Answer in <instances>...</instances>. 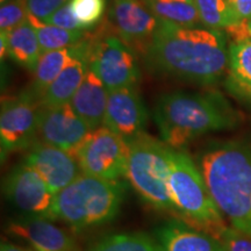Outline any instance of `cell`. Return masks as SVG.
Instances as JSON below:
<instances>
[{"mask_svg":"<svg viewBox=\"0 0 251 251\" xmlns=\"http://www.w3.org/2000/svg\"><path fill=\"white\" fill-rule=\"evenodd\" d=\"M146 57L152 70L199 84L218 80L229 63L221 31L168 21H162L147 47Z\"/></svg>","mask_w":251,"mask_h":251,"instance_id":"1","label":"cell"},{"mask_svg":"<svg viewBox=\"0 0 251 251\" xmlns=\"http://www.w3.org/2000/svg\"><path fill=\"white\" fill-rule=\"evenodd\" d=\"M211 196L231 228L251 238V147L219 143L199 158Z\"/></svg>","mask_w":251,"mask_h":251,"instance_id":"2","label":"cell"},{"mask_svg":"<svg viewBox=\"0 0 251 251\" xmlns=\"http://www.w3.org/2000/svg\"><path fill=\"white\" fill-rule=\"evenodd\" d=\"M153 118L166 146L180 150L188 142L211 131L229 129L238 117L219 94L171 92L163 94Z\"/></svg>","mask_w":251,"mask_h":251,"instance_id":"3","label":"cell"},{"mask_svg":"<svg viewBox=\"0 0 251 251\" xmlns=\"http://www.w3.org/2000/svg\"><path fill=\"white\" fill-rule=\"evenodd\" d=\"M169 192L177 219L219 238L227 228L200 168L183 150H169Z\"/></svg>","mask_w":251,"mask_h":251,"instance_id":"4","label":"cell"},{"mask_svg":"<svg viewBox=\"0 0 251 251\" xmlns=\"http://www.w3.org/2000/svg\"><path fill=\"white\" fill-rule=\"evenodd\" d=\"M126 192L127 184L122 179L81 174L56 194L54 219L77 231L107 224L120 212Z\"/></svg>","mask_w":251,"mask_h":251,"instance_id":"5","label":"cell"},{"mask_svg":"<svg viewBox=\"0 0 251 251\" xmlns=\"http://www.w3.org/2000/svg\"><path fill=\"white\" fill-rule=\"evenodd\" d=\"M169 150L170 147L163 141L142 134L129 143L125 178L143 201L175 214L168 185Z\"/></svg>","mask_w":251,"mask_h":251,"instance_id":"6","label":"cell"},{"mask_svg":"<svg viewBox=\"0 0 251 251\" xmlns=\"http://www.w3.org/2000/svg\"><path fill=\"white\" fill-rule=\"evenodd\" d=\"M129 143L107 127L92 130L77 155L81 174L108 180L122 179L126 175Z\"/></svg>","mask_w":251,"mask_h":251,"instance_id":"7","label":"cell"},{"mask_svg":"<svg viewBox=\"0 0 251 251\" xmlns=\"http://www.w3.org/2000/svg\"><path fill=\"white\" fill-rule=\"evenodd\" d=\"M89 65L108 92L135 86L140 76L131 49L115 36L103 37L91 46Z\"/></svg>","mask_w":251,"mask_h":251,"instance_id":"8","label":"cell"},{"mask_svg":"<svg viewBox=\"0 0 251 251\" xmlns=\"http://www.w3.org/2000/svg\"><path fill=\"white\" fill-rule=\"evenodd\" d=\"M4 193L8 201L25 215L55 220L56 194L42 177L25 162L15 165L6 176Z\"/></svg>","mask_w":251,"mask_h":251,"instance_id":"9","label":"cell"},{"mask_svg":"<svg viewBox=\"0 0 251 251\" xmlns=\"http://www.w3.org/2000/svg\"><path fill=\"white\" fill-rule=\"evenodd\" d=\"M40 105L24 93L18 98L6 99L0 113L1 157L27 150L37 141Z\"/></svg>","mask_w":251,"mask_h":251,"instance_id":"10","label":"cell"},{"mask_svg":"<svg viewBox=\"0 0 251 251\" xmlns=\"http://www.w3.org/2000/svg\"><path fill=\"white\" fill-rule=\"evenodd\" d=\"M92 129L72 108L71 103L40 107L37 139L76 157Z\"/></svg>","mask_w":251,"mask_h":251,"instance_id":"11","label":"cell"},{"mask_svg":"<svg viewBox=\"0 0 251 251\" xmlns=\"http://www.w3.org/2000/svg\"><path fill=\"white\" fill-rule=\"evenodd\" d=\"M148 113L135 86L108 92L103 125L130 143L144 134Z\"/></svg>","mask_w":251,"mask_h":251,"instance_id":"12","label":"cell"},{"mask_svg":"<svg viewBox=\"0 0 251 251\" xmlns=\"http://www.w3.org/2000/svg\"><path fill=\"white\" fill-rule=\"evenodd\" d=\"M24 162L42 177L55 194L81 175L76 157L40 140L27 149Z\"/></svg>","mask_w":251,"mask_h":251,"instance_id":"13","label":"cell"},{"mask_svg":"<svg viewBox=\"0 0 251 251\" xmlns=\"http://www.w3.org/2000/svg\"><path fill=\"white\" fill-rule=\"evenodd\" d=\"M111 18L122 39L146 49L163 21L143 0H112Z\"/></svg>","mask_w":251,"mask_h":251,"instance_id":"14","label":"cell"},{"mask_svg":"<svg viewBox=\"0 0 251 251\" xmlns=\"http://www.w3.org/2000/svg\"><path fill=\"white\" fill-rule=\"evenodd\" d=\"M52 221L40 216L24 215L9 224L8 231L27 241L35 251H78L74 237Z\"/></svg>","mask_w":251,"mask_h":251,"instance_id":"15","label":"cell"},{"mask_svg":"<svg viewBox=\"0 0 251 251\" xmlns=\"http://www.w3.org/2000/svg\"><path fill=\"white\" fill-rule=\"evenodd\" d=\"M161 251H227L218 238L179 219H171L155 231Z\"/></svg>","mask_w":251,"mask_h":251,"instance_id":"16","label":"cell"},{"mask_svg":"<svg viewBox=\"0 0 251 251\" xmlns=\"http://www.w3.org/2000/svg\"><path fill=\"white\" fill-rule=\"evenodd\" d=\"M108 101V91L101 79L89 68L83 83L75 93L71 106L91 129L103 125Z\"/></svg>","mask_w":251,"mask_h":251,"instance_id":"17","label":"cell"},{"mask_svg":"<svg viewBox=\"0 0 251 251\" xmlns=\"http://www.w3.org/2000/svg\"><path fill=\"white\" fill-rule=\"evenodd\" d=\"M90 51L91 46L81 42L79 54L48 87L41 99L40 107H57L71 102L90 68Z\"/></svg>","mask_w":251,"mask_h":251,"instance_id":"18","label":"cell"},{"mask_svg":"<svg viewBox=\"0 0 251 251\" xmlns=\"http://www.w3.org/2000/svg\"><path fill=\"white\" fill-rule=\"evenodd\" d=\"M80 47L81 42L74 47H70V48L43 52L39 62H37L35 69L33 70V84L26 94L40 105L41 99H42L46 91L48 90V87L54 83V80L61 75V72L79 54Z\"/></svg>","mask_w":251,"mask_h":251,"instance_id":"19","label":"cell"},{"mask_svg":"<svg viewBox=\"0 0 251 251\" xmlns=\"http://www.w3.org/2000/svg\"><path fill=\"white\" fill-rule=\"evenodd\" d=\"M2 33L5 34L9 57L21 67L34 70L42 55V50L36 30L29 21H25L14 29Z\"/></svg>","mask_w":251,"mask_h":251,"instance_id":"20","label":"cell"},{"mask_svg":"<svg viewBox=\"0 0 251 251\" xmlns=\"http://www.w3.org/2000/svg\"><path fill=\"white\" fill-rule=\"evenodd\" d=\"M86 251H161L155 237L146 233H119L106 235Z\"/></svg>","mask_w":251,"mask_h":251,"instance_id":"21","label":"cell"},{"mask_svg":"<svg viewBox=\"0 0 251 251\" xmlns=\"http://www.w3.org/2000/svg\"><path fill=\"white\" fill-rule=\"evenodd\" d=\"M28 21L36 30L42 54L52 50L70 48L80 43L84 39V30H69L52 26L31 14H28Z\"/></svg>","mask_w":251,"mask_h":251,"instance_id":"22","label":"cell"},{"mask_svg":"<svg viewBox=\"0 0 251 251\" xmlns=\"http://www.w3.org/2000/svg\"><path fill=\"white\" fill-rule=\"evenodd\" d=\"M157 18L185 27H196L200 21L194 4L178 0H143Z\"/></svg>","mask_w":251,"mask_h":251,"instance_id":"23","label":"cell"},{"mask_svg":"<svg viewBox=\"0 0 251 251\" xmlns=\"http://www.w3.org/2000/svg\"><path fill=\"white\" fill-rule=\"evenodd\" d=\"M200 21L212 29L225 28L240 19L230 8L227 0H194Z\"/></svg>","mask_w":251,"mask_h":251,"instance_id":"24","label":"cell"},{"mask_svg":"<svg viewBox=\"0 0 251 251\" xmlns=\"http://www.w3.org/2000/svg\"><path fill=\"white\" fill-rule=\"evenodd\" d=\"M229 65L237 83L251 92V39L231 43L229 47Z\"/></svg>","mask_w":251,"mask_h":251,"instance_id":"25","label":"cell"},{"mask_svg":"<svg viewBox=\"0 0 251 251\" xmlns=\"http://www.w3.org/2000/svg\"><path fill=\"white\" fill-rule=\"evenodd\" d=\"M70 4L84 29L98 23L106 8V0H70Z\"/></svg>","mask_w":251,"mask_h":251,"instance_id":"26","label":"cell"},{"mask_svg":"<svg viewBox=\"0 0 251 251\" xmlns=\"http://www.w3.org/2000/svg\"><path fill=\"white\" fill-rule=\"evenodd\" d=\"M27 0H7L0 7V29L9 31L28 20Z\"/></svg>","mask_w":251,"mask_h":251,"instance_id":"27","label":"cell"},{"mask_svg":"<svg viewBox=\"0 0 251 251\" xmlns=\"http://www.w3.org/2000/svg\"><path fill=\"white\" fill-rule=\"evenodd\" d=\"M45 23L69 30H85L80 25L79 21H78L74 11H72L70 1L67 2L65 5H63L61 8H58L57 11L50 15L49 18H47Z\"/></svg>","mask_w":251,"mask_h":251,"instance_id":"28","label":"cell"},{"mask_svg":"<svg viewBox=\"0 0 251 251\" xmlns=\"http://www.w3.org/2000/svg\"><path fill=\"white\" fill-rule=\"evenodd\" d=\"M219 241L227 251H251V238L231 227L226 228Z\"/></svg>","mask_w":251,"mask_h":251,"instance_id":"29","label":"cell"},{"mask_svg":"<svg viewBox=\"0 0 251 251\" xmlns=\"http://www.w3.org/2000/svg\"><path fill=\"white\" fill-rule=\"evenodd\" d=\"M70 0H27L29 14L45 21Z\"/></svg>","mask_w":251,"mask_h":251,"instance_id":"30","label":"cell"},{"mask_svg":"<svg viewBox=\"0 0 251 251\" xmlns=\"http://www.w3.org/2000/svg\"><path fill=\"white\" fill-rule=\"evenodd\" d=\"M228 35L233 40V43L242 42V41L251 39V29L249 20H238L230 26L225 28Z\"/></svg>","mask_w":251,"mask_h":251,"instance_id":"31","label":"cell"},{"mask_svg":"<svg viewBox=\"0 0 251 251\" xmlns=\"http://www.w3.org/2000/svg\"><path fill=\"white\" fill-rule=\"evenodd\" d=\"M227 1L240 20L251 21V0H227Z\"/></svg>","mask_w":251,"mask_h":251,"instance_id":"32","label":"cell"},{"mask_svg":"<svg viewBox=\"0 0 251 251\" xmlns=\"http://www.w3.org/2000/svg\"><path fill=\"white\" fill-rule=\"evenodd\" d=\"M0 251H27L23 249V248L15 246V244L8 243V242H2L0 246Z\"/></svg>","mask_w":251,"mask_h":251,"instance_id":"33","label":"cell"},{"mask_svg":"<svg viewBox=\"0 0 251 251\" xmlns=\"http://www.w3.org/2000/svg\"><path fill=\"white\" fill-rule=\"evenodd\" d=\"M178 1H184V2H188V4H194V0H178Z\"/></svg>","mask_w":251,"mask_h":251,"instance_id":"34","label":"cell"},{"mask_svg":"<svg viewBox=\"0 0 251 251\" xmlns=\"http://www.w3.org/2000/svg\"><path fill=\"white\" fill-rule=\"evenodd\" d=\"M250 29H251V21H250Z\"/></svg>","mask_w":251,"mask_h":251,"instance_id":"35","label":"cell"}]
</instances>
